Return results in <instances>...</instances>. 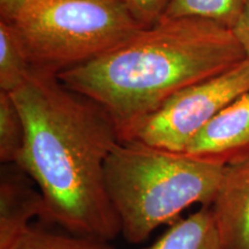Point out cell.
<instances>
[{
	"mask_svg": "<svg viewBox=\"0 0 249 249\" xmlns=\"http://www.w3.org/2000/svg\"><path fill=\"white\" fill-rule=\"evenodd\" d=\"M30 0H0V18L12 21Z\"/></svg>",
	"mask_w": 249,
	"mask_h": 249,
	"instance_id": "cell-16",
	"label": "cell"
},
{
	"mask_svg": "<svg viewBox=\"0 0 249 249\" xmlns=\"http://www.w3.org/2000/svg\"><path fill=\"white\" fill-rule=\"evenodd\" d=\"M187 156L229 165L249 155V90L234 99L194 136Z\"/></svg>",
	"mask_w": 249,
	"mask_h": 249,
	"instance_id": "cell-6",
	"label": "cell"
},
{
	"mask_svg": "<svg viewBox=\"0 0 249 249\" xmlns=\"http://www.w3.org/2000/svg\"><path fill=\"white\" fill-rule=\"evenodd\" d=\"M247 58L232 29L202 18H161L58 77L101 105L127 142L174 93Z\"/></svg>",
	"mask_w": 249,
	"mask_h": 249,
	"instance_id": "cell-2",
	"label": "cell"
},
{
	"mask_svg": "<svg viewBox=\"0 0 249 249\" xmlns=\"http://www.w3.org/2000/svg\"><path fill=\"white\" fill-rule=\"evenodd\" d=\"M8 22L33 71L54 75L107 53L144 28L124 0H30Z\"/></svg>",
	"mask_w": 249,
	"mask_h": 249,
	"instance_id": "cell-4",
	"label": "cell"
},
{
	"mask_svg": "<svg viewBox=\"0 0 249 249\" xmlns=\"http://www.w3.org/2000/svg\"><path fill=\"white\" fill-rule=\"evenodd\" d=\"M248 90L249 58L174 93L140 124L129 141L182 154L205 124Z\"/></svg>",
	"mask_w": 249,
	"mask_h": 249,
	"instance_id": "cell-5",
	"label": "cell"
},
{
	"mask_svg": "<svg viewBox=\"0 0 249 249\" xmlns=\"http://www.w3.org/2000/svg\"><path fill=\"white\" fill-rule=\"evenodd\" d=\"M249 0H171L163 18H202L233 29Z\"/></svg>",
	"mask_w": 249,
	"mask_h": 249,
	"instance_id": "cell-11",
	"label": "cell"
},
{
	"mask_svg": "<svg viewBox=\"0 0 249 249\" xmlns=\"http://www.w3.org/2000/svg\"><path fill=\"white\" fill-rule=\"evenodd\" d=\"M44 198L38 187L15 164H2L0 176V249H11L29 227L40 220Z\"/></svg>",
	"mask_w": 249,
	"mask_h": 249,
	"instance_id": "cell-7",
	"label": "cell"
},
{
	"mask_svg": "<svg viewBox=\"0 0 249 249\" xmlns=\"http://www.w3.org/2000/svg\"><path fill=\"white\" fill-rule=\"evenodd\" d=\"M26 145V126L12 93L0 90V160L18 165Z\"/></svg>",
	"mask_w": 249,
	"mask_h": 249,
	"instance_id": "cell-12",
	"label": "cell"
},
{
	"mask_svg": "<svg viewBox=\"0 0 249 249\" xmlns=\"http://www.w3.org/2000/svg\"><path fill=\"white\" fill-rule=\"evenodd\" d=\"M127 8L142 27H151L164 18L171 0H124Z\"/></svg>",
	"mask_w": 249,
	"mask_h": 249,
	"instance_id": "cell-14",
	"label": "cell"
},
{
	"mask_svg": "<svg viewBox=\"0 0 249 249\" xmlns=\"http://www.w3.org/2000/svg\"><path fill=\"white\" fill-rule=\"evenodd\" d=\"M226 165L196 160L139 141L119 142L105 163V186L129 244L147 241L193 204L211 205Z\"/></svg>",
	"mask_w": 249,
	"mask_h": 249,
	"instance_id": "cell-3",
	"label": "cell"
},
{
	"mask_svg": "<svg viewBox=\"0 0 249 249\" xmlns=\"http://www.w3.org/2000/svg\"><path fill=\"white\" fill-rule=\"evenodd\" d=\"M145 249H223L211 205L177 219Z\"/></svg>",
	"mask_w": 249,
	"mask_h": 249,
	"instance_id": "cell-9",
	"label": "cell"
},
{
	"mask_svg": "<svg viewBox=\"0 0 249 249\" xmlns=\"http://www.w3.org/2000/svg\"><path fill=\"white\" fill-rule=\"evenodd\" d=\"M11 249H116L103 239L31 225Z\"/></svg>",
	"mask_w": 249,
	"mask_h": 249,
	"instance_id": "cell-13",
	"label": "cell"
},
{
	"mask_svg": "<svg viewBox=\"0 0 249 249\" xmlns=\"http://www.w3.org/2000/svg\"><path fill=\"white\" fill-rule=\"evenodd\" d=\"M26 126L18 163L42 193V223L111 241L121 234L105 186V163L120 142L116 124L97 103L54 74L33 71L11 92Z\"/></svg>",
	"mask_w": 249,
	"mask_h": 249,
	"instance_id": "cell-1",
	"label": "cell"
},
{
	"mask_svg": "<svg viewBox=\"0 0 249 249\" xmlns=\"http://www.w3.org/2000/svg\"><path fill=\"white\" fill-rule=\"evenodd\" d=\"M232 30L249 58V1L246 6L244 13L241 14L240 18Z\"/></svg>",
	"mask_w": 249,
	"mask_h": 249,
	"instance_id": "cell-15",
	"label": "cell"
},
{
	"mask_svg": "<svg viewBox=\"0 0 249 249\" xmlns=\"http://www.w3.org/2000/svg\"><path fill=\"white\" fill-rule=\"evenodd\" d=\"M33 73V68L17 31L0 18V90L13 92Z\"/></svg>",
	"mask_w": 249,
	"mask_h": 249,
	"instance_id": "cell-10",
	"label": "cell"
},
{
	"mask_svg": "<svg viewBox=\"0 0 249 249\" xmlns=\"http://www.w3.org/2000/svg\"><path fill=\"white\" fill-rule=\"evenodd\" d=\"M211 208L223 249H249V155L226 165Z\"/></svg>",
	"mask_w": 249,
	"mask_h": 249,
	"instance_id": "cell-8",
	"label": "cell"
}]
</instances>
